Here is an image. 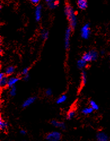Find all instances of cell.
<instances>
[{"label": "cell", "instance_id": "obj_21", "mask_svg": "<svg viewBox=\"0 0 110 141\" xmlns=\"http://www.w3.org/2000/svg\"><path fill=\"white\" fill-rule=\"evenodd\" d=\"M16 94V86H13L11 87L10 88V91H9V94L11 96H15V95Z\"/></svg>", "mask_w": 110, "mask_h": 141}, {"label": "cell", "instance_id": "obj_12", "mask_svg": "<svg viewBox=\"0 0 110 141\" xmlns=\"http://www.w3.org/2000/svg\"><path fill=\"white\" fill-rule=\"evenodd\" d=\"M41 9L42 8L40 5H38L36 10H35V18H36V19L37 21H39L41 19Z\"/></svg>", "mask_w": 110, "mask_h": 141}, {"label": "cell", "instance_id": "obj_30", "mask_svg": "<svg viewBox=\"0 0 110 141\" xmlns=\"http://www.w3.org/2000/svg\"><path fill=\"white\" fill-rule=\"evenodd\" d=\"M23 141H26V140H23Z\"/></svg>", "mask_w": 110, "mask_h": 141}, {"label": "cell", "instance_id": "obj_31", "mask_svg": "<svg viewBox=\"0 0 110 141\" xmlns=\"http://www.w3.org/2000/svg\"><path fill=\"white\" fill-rule=\"evenodd\" d=\"M109 66H110V63H109Z\"/></svg>", "mask_w": 110, "mask_h": 141}, {"label": "cell", "instance_id": "obj_15", "mask_svg": "<svg viewBox=\"0 0 110 141\" xmlns=\"http://www.w3.org/2000/svg\"><path fill=\"white\" fill-rule=\"evenodd\" d=\"M67 95L66 94H63L61 95V96H60L57 99H56V103L58 104H61L65 103V102L67 100Z\"/></svg>", "mask_w": 110, "mask_h": 141}, {"label": "cell", "instance_id": "obj_20", "mask_svg": "<svg viewBox=\"0 0 110 141\" xmlns=\"http://www.w3.org/2000/svg\"><path fill=\"white\" fill-rule=\"evenodd\" d=\"M76 115V111L74 110H70L67 113V119L71 120Z\"/></svg>", "mask_w": 110, "mask_h": 141}, {"label": "cell", "instance_id": "obj_18", "mask_svg": "<svg viewBox=\"0 0 110 141\" xmlns=\"http://www.w3.org/2000/svg\"><path fill=\"white\" fill-rule=\"evenodd\" d=\"M15 69L14 66H9L5 69V74L8 76L12 75L14 73V72H15Z\"/></svg>", "mask_w": 110, "mask_h": 141}, {"label": "cell", "instance_id": "obj_17", "mask_svg": "<svg viewBox=\"0 0 110 141\" xmlns=\"http://www.w3.org/2000/svg\"><path fill=\"white\" fill-rule=\"evenodd\" d=\"M93 111L94 110L89 106L84 108L82 111H81V112H82V113L84 115H89L91 114Z\"/></svg>", "mask_w": 110, "mask_h": 141}, {"label": "cell", "instance_id": "obj_7", "mask_svg": "<svg viewBox=\"0 0 110 141\" xmlns=\"http://www.w3.org/2000/svg\"><path fill=\"white\" fill-rule=\"evenodd\" d=\"M97 141H109V137L105 132L100 131L97 133L96 135Z\"/></svg>", "mask_w": 110, "mask_h": 141}, {"label": "cell", "instance_id": "obj_24", "mask_svg": "<svg viewBox=\"0 0 110 141\" xmlns=\"http://www.w3.org/2000/svg\"><path fill=\"white\" fill-rule=\"evenodd\" d=\"M48 5L50 9H54L57 6V2H48Z\"/></svg>", "mask_w": 110, "mask_h": 141}, {"label": "cell", "instance_id": "obj_6", "mask_svg": "<svg viewBox=\"0 0 110 141\" xmlns=\"http://www.w3.org/2000/svg\"><path fill=\"white\" fill-rule=\"evenodd\" d=\"M50 124L56 128L60 129L61 130H65L66 129V125L65 122L56 120H53L50 121Z\"/></svg>", "mask_w": 110, "mask_h": 141}, {"label": "cell", "instance_id": "obj_4", "mask_svg": "<svg viewBox=\"0 0 110 141\" xmlns=\"http://www.w3.org/2000/svg\"><path fill=\"white\" fill-rule=\"evenodd\" d=\"M90 28L89 25L88 24H86L83 27L82 29H81V37H82L84 39H87L89 38L90 35Z\"/></svg>", "mask_w": 110, "mask_h": 141}, {"label": "cell", "instance_id": "obj_16", "mask_svg": "<svg viewBox=\"0 0 110 141\" xmlns=\"http://www.w3.org/2000/svg\"><path fill=\"white\" fill-rule=\"evenodd\" d=\"M81 86H85L87 82V75L86 72L83 70L81 73Z\"/></svg>", "mask_w": 110, "mask_h": 141}, {"label": "cell", "instance_id": "obj_14", "mask_svg": "<svg viewBox=\"0 0 110 141\" xmlns=\"http://www.w3.org/2000/svg\"><path fill=\"white\" fill-rule=\"evenodd\" d=\"M8 75H5L2 78H0V86L1 87H5L8 86Z\"/></svg>", "mask_w": 110, "mask_h": 141}, {"label": "cell", "instance_id": "obj_19", "mask_svg": "<svg viewBox=\"0 0 110 141\" xmlns=\"http://www.w3.org/2000/svg\"><path fill=\"white\" fill-rule=\"evenodd\" d=\"M89 104V106L93 109L94 111H98L99 110V105L95 101L93 100H90Z\"/></svg>", "mask_w": 110, "mask_h": 141}, {"label": "cell", "instance_id": "obj_11", "mask_svg": "<svg viewBox=\"0 0 110 141\" xmlns=\"http://www.w3.org/2000/svg\"><path fill=\"white\" fill-rule=\"evenodd\" d=\"M77 5L80 9H85L88 6L87 1L86 0H77Z\"/></svg>", "mask_w": 110, "mask_h": 141}, {"label": "cell", "instance_id": "obj_5", "mask_svg": "<svg viewBox=\"0 0 110 141\" xmlns=\"http://www.w3.org/2000/svg\"><path fill=\"white\" fill-rule=\"evenodd\" d=\"M71 35V28H68L66 30V34H65V45L66 49H68L70 47V37Z\"/></svg>", "mask_w": 110, "mask_h": 141}, {"label": "cell", "instance_id": "obj_13", "mask_svg": "<svg viewBox=\"0 0 110 141\" xmlns=\"http://www.w3.org/2000/svg\"><path fill=\"white\" fill-rule=\"evenodd\" d=\"M8 123L3 120L2 117L0 118V129L2 131H5L8 128Z\"/></svg>", "mask_w": 110, "mask_h": 141}, {"label": "cell", "instance_id": "obj_29", "mask_svg": "<svg viewBox=\"0 0 110 141\" xmlns=\"http://www.w3.org/2000/svg\"><path fill=\"white\" fill-rule=\"evenodd\" d=\"M47 2H57L58 0H47Z\"/></svg>", "mask_w": 110, "mask_h": 141}, {"label": "cell", "instance_id": "obj_28", "mask_svg": "<svg viewBox=\"0 0 110 141\" xmlns=\"http://www.w3.org/2000/svg\"><path fill=\"white\" fill-rule=\"evenodd\" d=\"M40 0H30V1L33 3V4H38V3H39V2H40Z\"/></svg>", "mask_w": 110, "mask_h": 141}, {"label": "cell", "instance_id": "obj_2", "mask_svg": "<svg viewBox=\"0 0 110 141\" xmlns=\"http://www.w3.org/2000/svg\"><path fill=\"white\" fill-rule=\"evenodd\" d=\"M98 52L95 50H92L84 54L82 58L88 62L96 60L98 58Z\"/></svg>", "mask_w": 110, "mask_h": 141}, {"label": "cell", "instance_id": "obj_22", "mask_svg": "<svg viewBox=\"0 0 110 141\" xmlns=\"http://www.w3.org/2000/svg\"><path fill=\"white\" fill-rule=\"evenodd\" d=\"M48 36H49L48 31L46 30H43L41 32V37L44 40L47 39L48 38Z\"/></svg>", "mask_w": 110, "mask_h": 141}, {"label": "cell", "instance_id": "obj_25", "mask_svg": "<svg viewBox=\"0 0 110 141\" xmlns=\"http://www.w3.org/2000/svg\"><path fill=\"white\" fill-rule=\"evenodd\" d=\"M29 73V68H24L23 70H22V75L23 76L24 75H26L27 74H28V73Z\"/></svg>", "mask_w": 110, "mask_h": 141}, {"label": "cell", "instance_id": "obj_1", "mask_svg": "<svg viewBox=\"0 0 110 141\" xmlns=\"http://www.w3.org/2000/svg\"><path fill=\"white\" fill-rule=\"evenodd\" d=\"M65 12L68 19L71 27L73 29L76 26L77 18L73 8L70 5H67L65 7Z\"/></svg>", "mask_w": 110, "mask_h": 141}, {"label": "cell", "instance_id": "obj_9", "mask_svg": "<svg viewBox=\"0 0 110 141\" xmlns=\"http://www.w3.org/2000/svg\"><path fill=\"white\" fill-rule=\"evenodd\" d=\"M20 78L18 77H12L9 78L8 79V87L10 88L13 86H15V84L19 82Z\"/></svg>", "mask_w": 110, "mask_h": 141}, {"label": "cell", "instance_id": "obj_27", "mask_svg": "<svg viewBox=\"0 0 110 141\" xmlns=\"http://www.w3.org/2000/svg\"><path fill=\"white\" fill-rule=\"evenodd\" d=\"M20 133L22 135H26V134H27V132H26V130L22 129V130H20Z\"/></svg>", "mask_w": 110, "mask_h": 141}, {"label": "cell", "instance_id": "obj_10", "mask_svg": "<svg viewBox=\"0 0 110 141\" xmlns=\"http://www.w3.org/2000/svg\"><path fill=\"white\" fill-rule=\"evenodd\" d=\"M87 65V62L85 61L83 58L80 59L77 62V68L80 69H84Z\"/></svg>", "mask_w": 110, "mask_h": 141}, {"label": "cell", "instance_id": "obj_23", "mask_svg": "<svg viewBox=\"0 0 110 141\" xmlns=\"http://www.w3.org/2000/svg\"><path fill=\"white\" fill-rule=\"evenodd\" d=\"M45 94L47 96H48V97L51 96L53 94V91L51 89H47L45 90Z\"/></svg>", "mask_w": 110, "mask_h": 141}, {"label": "cell", "instance_id": "obj_8", "mask_svg": "<svg viewBox=\"0 0 110 141\" xmlns=\"http://www.w3.org/2000/svg\"><path fill=\"white\" fill-rule=\"evenodd\" d=\"M36 97L35 96H31L27 98L26 100H25L24 101L22 104V107L26 108L27 107H30L31 105L34 102L36 101Z\"/></svg>", "mask_w": 110, "mask_h": 141}, {"label": "cell", "instance_id": "obj_26", "mask_svg": "<svg viewBox=\"0 0 110 141\" xmlns=\"http://www.w3.org/2000/svg\"><path fill=\"white\" fill-rule=\"evenodd\" d=\"M23 79L24 81H28V80H29L30 79V75H29V74H28L26 75L23 76Z\"/></svg>", "mask_w": 110, "mask_h": 141}, {"label": "cell", "instance_id": "obj_3", "mask_svg": "<svg viewBox=\"0 0 110 141\" xmlns=\"http://www.w3.org/2000/svg\"><path fill=\"white\" fill-rule=\"evenodd\" d=\"M61 133L57 131L51 132L46 135V139L48 141H59L61 139Z\"/></svg>", "mask_w": 110, "mask_h": 141}]
</instances>
